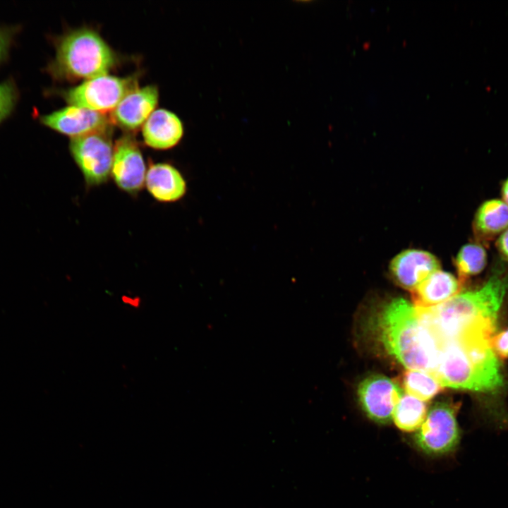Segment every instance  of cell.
Instances as JSON below:
<instances>
[{"label":"cell","mask_w":508,"mask_h":508,"mask_svg":"<svg viewBox=\"0 0 508 508\" xmlns=\"http://www.w3.org/2000/svg\"><path fill=\"white\" fill-rule=\"evenodd\" d=\"M508 291V274L497 269L479 288L460 292L435 307L416 310L442 343L483 336L492 338Z\"/></svg>","instance_id":"6da1fadb"},{"label":"cell","mask_w":508,"mask_h":508,"mask_svg":"<svg viewBox=\"0 0 508 508\" xmlns=\"http://www.w3.org/2000/svg\"><path fill=\"white\" fill-rule=\"evenodd\" d=\"M379 327L389 354L409 370L432 374L442 344L415 306L401 298L393 299L382 310Z\"/></svg>","instance_id":"7a4b0ae2"},{"label":"cell","mask_w":508,"mask_h":508,"mask_svg":"<svg viewBox=\"0 0 508 508\" xmlns=\"http://www.w3.org/2000/svg\"><path fill=\"white\" fill-rule=\"evenodd\" d=\"M492 338L471 337L443 344L432 374L442 387L492 392L503 385Z\"/></svg>","instance_id":"3957f363"},{"label":"cell","mask_w":508,"mask_h":508,"mask_svg":"<svg viewBox=\"0 0 508 508\" xmlns=\"http://www.w3.org/2000/svg\"><path fill=\"white\" fill-rule=\"evenodd\" d=\"M111 48L95 30L83 28L60 37L47 69L56 79L86 80L107 74L116 64Z\"/></svg>","instance_id":"277c9868"},{"label":"cell","mask_w":508,"mask_h":508,"mask_svg":"<svg viewBox=\"0 0 508 508\" xmlns=\"http://www.w3.org/2000/svg\"><path fill=\"white\" fill-rule=\"evenodd\" d=\"M459 405L452 401L436 402L418 429L415 446L424 454L440 457L455 452L461 440L456 421Z\"/></svg>","instance_id":"5b68a950"},{"label":"cell","mask_w":508,"mask_h":508,"mask_svg":"<svg viewBox=\"0 0 508 508\" xmlns=\"http://www.w3.org/2000/svg\"><path fill=\"white\" fill-rule=\"evenodd\" d=\"M111 134L108 128L71 139L70 152L88 186L101 185L111 176L114 147Z\"/></svg>","instance_id":"8992f818"},{"label":"cell","mask_w":508,"mask_h":508,"mask_svg":"<svg viewBox=\"0 0 508 508\" xmlns=\"http://www.w3.org/2000/svg\"><path fill=\"white\" fill-rule=\"evenodd\" d=\"M135 79L105 74L63 90L61 95L71 105L98 112L113 110L135 87Z\"/></svg>","instance_id":"52a82bcc"},{"label":"cell","mask_w":508,"mask_h":508,"mask_svg":"<svg viewBox=\"0 0 508 508\" xmlns=\"http://www.w3.org/2000/svg\"><path fill=\"white\" fill-rule=\"evenodd\" d=\"M403 395L399 385L381 375L364 379L358 387L362 410L373 421L386 424L392 420L394 409Z\"/></svg>","instance_id":"ba28073f"},{"label":"cell","mask_w":508,"mask_h":508,"mask_svg":"<svg viewBox=\"0 0 508 508\" xmlns=\"http://www.w3.org/2000/svg\"><path fill=\"white\" fill-rule=\"evenodd\" d=\"M145 162L136 140L130 135L114 145L111 175L123 191L136 195L143 188L147 173Z\"/></svg>","instance_id":"9c48e42d"},{"label":"cell","mask_w":508,"mask_h":508,"mask_svg":"<svg viewBox=\"0 0 508 508\" xmlns=\"http://www.w3.org/2000/svg\"><path fill=\"white\" fill-rule=\"evenodd\" d=\"M40 121L71 138L110 128L109 119L104 113L75 105L43 115Z\"/></svg>","instance_id":"30bf717a"},{"label":"cell","mask_w":508,"mask_h":508,"mask_svg":"<svg viewBox=\"0 0 508 508\" xmlns=\"http://www.w3.org/2000/svg\"><path fill=\"white\" fill-rule=\"evenodd\" d=\"M440 267L439 260L430 253L408 249L392 260L389 273L397 285L412 291Z\"/></svg>","instance_id":"8fae6325"},{"label":"cell","mask_w":508,"mask_h":508,"mask_svg":"<svg viewBox=\"0 0 508 508\" xmlns=\"http://www.w3.org/2000/svg\"><path fill=\"white\" fill-rule=\"evenodd\" d=\"M158 98L157 86L136 87L127 93L112 110L111 119L125 130H136L155 111Z\"/></svg>","instance_id":"7c38bea8"},{"label":"cell","mask_w":508,"mask_h":508,"mask_svg":"<svg viewBox=\"0 0 508 508\" xmlns=\"http://www.w3.org/2000/svg\"><path fill=\"white\" fill-rule=\"evenodd\" d=\"M142 131L147 146L156 150H167L179 143L183 134V126L175 114L165 109H158L144 123Z\"/></svg>","instance_id":"4fadbf2b"},{"label":"cell","mask_w":508,"mask_h":508,"mask_svg":"<svg viewBox=\"0 0 508 508\" xmlns=\"http://www.w3.org/2000/svg\"><path fill=\"white\" fill-rule=\"evenodd\" d=\"M149 193L160 202H174L186 193V183L180 171L167 163L151 164L147 170L145 182Z\"/></svg>","instance_id":"5bb4252c"},{"label":"cell","mask_w":508,"mask_h":508,"mask_svg":"<svg viewBox=\"0 0 508 508\" xmlns=\"http://www.w3.org/2000/svg\"><path fill=\"white\" fill-rule=\"evenodd\" d=\"M463 283L452 274L437 270L411 291L415 307L427 308L437 306L461 291Z\"/></svg>","instance_id":"9a60e30c"},{"label":"cell","mask_w":508,"mask_h":508,"mask_svg":"<svg viewBox=\"0 0 508 508\" xmlns=\"http://www.w3.org/2000/svg\"><path fill=\"white\" fill-rule=\"evenodd\" d=\"M508 229V205L502 200L483 202L476 210L473 232L477 243L484 246Z\"/></svg>","instance_id":"2e32d148"},{"label":"cell","mask_w":508,"mask_h":508,"mask_svg":"<svg viewBox=\"0 0 508 508\" xmlns=\"http://www.w3.org/2000/svg\"><path fill=\"white\" fill-rule=\"evenodd\" d=\"M428 406L411 395L403 394L397 403L392 416L396 426L404 432L418 430L427 416Z\"/></svg>","instance_id":"e0dca14e"},{"label":"cell","mask_w":508,"mask_h":508,"mask_svg":"<svg viewBox=\"0 0 508 508\" xmlns=\"http://www.w3.org/2000/svg\"><path fill=\"white\" fill-rule=\"evenodd\" d=\"M401 384L408 394L425 401L443 390L436 377L431 373L418 370H407L401 375Z\"/></svg>","instance_id":"ac0fdd59"},{"label":"cell","mask_w":508,"mask_h":508,"mask_svg":"<svg viewBox=\"0 0 508 508\" xmlns=\"http://www.w3.org/2000/svg\"><path fill=\"white\" fill-rule=\"evenodd\" d=\"M487 259L483 245L476 242L462 246L454 260L461 282L464 284L469 277L480 273L487 265Z\"/></svg>","instance_id":"d6986e66"},{"label":"cell","mask_w":508,"mask_h":508,"mask_svg":"<svg viewBox=\"0 0 508 508\" xmlns=\"http://www.w3.org/2000/svg\"><path fill=\"white\" fill-rule=\"evenodd\" d=\"M17 90L12 80L0 83V123L12 111L17 101Z\"/></svg>","instance_id":"ffe728a7"},{"label":"cell","mask_w":508,"mask_h":508,"mask_svg":"<svg viewBox=\"0 0 508 508\" xmlns=\"http://www.w3.org/2000/svg\"><path fill=\"white\" fill-rule=\"evenodd\" d=\"M490 344L496 356L508 358V329L494 335Z\"/></svg>","instance_id":"44dd1931"},{"label":"cell","mask_w":508,"mask_h":508,"mask_svg":"<svg viewBox=\"0 0 508 508\" xmlns=\"http://www.w3.org/2000/svg\"><path fill=\"white\" fill-rule=\"evenodd\" d=\"M12 39L11 30L0 28V61L6 56Z\"/></svg>","instance_id":"7402d4cb"},{"label":"cell","mask_w":508,"mask_h":508,"mask_svg":"<svg viewBox=\"0 0 508 508\" xmlns=\"http://www.w3.org/2000/svg\"><path fill=\"white\" fill-rule=\"evenodd\" d=\"M496 246L502 258L508 262V229L500 236Z\"/></svg>","instance_id":"603a6c76"},{"label":"cell","mask_w":508,"mask_h":508,"mask_svg":"<svg viewBox=\"0 0 508 508\" xmlns=\"http://www.w3.org/2000/svg\"><path fill=\"white\" fill-rule=\"evenodd\" d=\"M502 201L508 205V178L503 182L501 188Z\"/></svg>","instance_id":"cb8c5ba5"}]
</instances>
